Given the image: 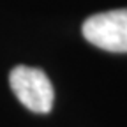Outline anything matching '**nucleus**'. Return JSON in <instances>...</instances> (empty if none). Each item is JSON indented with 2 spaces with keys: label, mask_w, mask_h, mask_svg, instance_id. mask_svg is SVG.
<instances>
[{
  "label": "nucleus",
  "mask_w": 127,
  "mask_h": 127,
  "mask_svg": "<svg viewBox=\"0 0 127 127\" xmlns=\"http://www.w3.org/2000/svg\"><path fill=\"white\" fill-rule=\"evenodd\" d=\"M9 83L18 101L34 113H50L55 92L44 71L28 65H16L9 74Z\"/></svg>",
  "instance_id": "f257e3e1"
},
{
  "label": "nucleus",
  "mask_w": 127,
  "mask_h": 127,
  "mask_svg": "<svg viewBox=\"0 0 127 127\" xmlns=\"http://www.w3.org/2000/svg\"><path fill=\"white\" fill-rule=\"evenodd\" d=\"M83 37L111 53H127V9L94 14L83 23Z\"/></svg>",
  "instance_id": "f03ea898"
}]
</instances>
